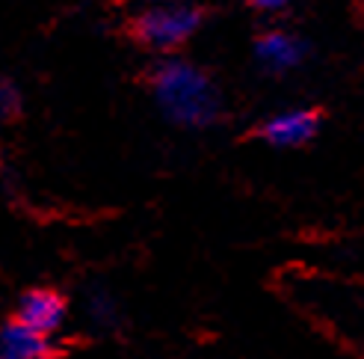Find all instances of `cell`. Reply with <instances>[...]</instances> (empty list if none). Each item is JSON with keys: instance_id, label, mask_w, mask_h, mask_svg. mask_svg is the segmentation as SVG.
<instances>
[{"instance_id": "3", "label": "cell", "mask_w": 364, "mask_h": 359, "mask_svg": "<svg viewBox=\"0 0 364 359\" xmlns=\"http://www.w3.org/2000/svg\"><path fill=\"white\" fill-rule=\"evenodd\" d=\"M320 122L323 116L317 110L302 107V110H284V113L264 119L255 134L264 142H269L272 149H299L320 134Z\"/></svg>"}, {"instance_id": "8", "label": "cell", "mask_w": 364, "mask_h": 359, "mask_svg": "<svg viewBox=\"0 0 364 359\" xmlns=\"http://www.w3.org/2000/svg\"><path fill=\"white\" fill-rule=\"evenodd\" d=\"M290 0H252V6L255 9H264V12H276V9H282V6H287Z\"/></svg>"}, {"instance_id": "6", "label": "cell", "mask_w": 364, "mask_h": 359, "mask_svg": "<svg viewBox=\"0 0 364 359\" xmlns=\"http://www.w3.org/2000/svg\"><path fill=\"white\" fill-rule=\"evenodd\" d=\"M255 57L269 71H287L296 68L305 57V45L287 33H267L255 45Z\"/></svg>"}, {"instance_id": "2", "label": "cell", "mask_w": 364, "mask_h": 359, "mask_svg": "<svg viewBox=\"0 0 364 359\" xmlns=\"http://www.w3.org/2000/svg\"><path fill=\"white\" fill-rule=\"evenodd\" d=\"M198 24H202V12L198 9L169 4L142 12L134 21V36L154 51H169L178 48L181 42H187Z\"/></svg>"}, {"instance_id": "7", "label": "cell", "mask_w": 364, "mask_h": 359, "mask_svg": "<svg viewBox=\"0 0 364 359\" xmlns=\"http://www.w3.org/2000/svg\"><path fill=\"white\" fill-rule=\"evenodd\" d=\"M0 95H4V116H6V119L18 116V110H21V98H18V89H15L12 83H4Z\"/></svg>"}, {"instance_id": "1", "label": "cell", "mask_w": 364, "mask_h": 359, "mask_svg": "<svg viewBox=\"0 0 364 359\" xmlns=\"http://www.w3.org/2000/svg\"><path fill=\"white\" fill-rule=\"evenodd\" d=\"M151 93L160 110L175 125L184 128H208L220 122L223 98L216 86L202 68H196L184 60H169L154 68L151 75Z\"/></svg>"}, {"instance_id": "4", "label": "cell", "mask_w": 364, "mask_h": 359, "mask_svg": "<svg viewBox=\"0 0 364 359\" xmlns=\"http://www.w3.org/2000/svg\"><path fill=\"white\" fill-rule=\"evenodd\" d=\"M15 318L21 321V324L50 335L53 330H60L65 321V297L53 288H30L18 300Z\"/></svg>"}, {"instance_id": "5", "label": "cell", "mask_w": 364, "mask_h": 359, "mask_svg": "<svg viewBox=\"0 0 364 359\" xmlns=\"http://www.w3.org/2000/svg\"><path fill=\"white\" fill-rule=\"evenodd\" d=\"M0 356L4 359H48L50 342L45 333L12 318L4 324V330H0Z\"/></svg>"}]
</instances>
